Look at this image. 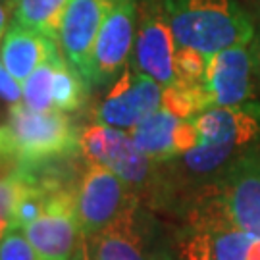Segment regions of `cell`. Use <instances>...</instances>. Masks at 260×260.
<instances>
[{
    "instance_id": "23",
    "label": "cell",
    "mask_w": 260,
    "mask_h": 260,
    "mask_svg": "<svg viewBox=\"0 0 260 260\" xmlns=\"http://www.w3.org/2000/svg\"><path fill=\"white\" fill-rule=\"evenodd\" d=\"M0 99H4L10 104L21 103V85L8 74L2 62H0Z\"/></svg>"
},
{
    "instance_id": "8",
    "label": "cell",
    "mask_w": 260,
    "mask_h": 260,
    "mask_svg": "<svg viewBox=\"0 0 260 260\" xmlns=\"http://www.w3.org/2000/svg\"><path fill=\"white\" fill-rule=\"evenodd\" d=\"M135 0H114L96 35L89 64V85L114 81L129 60L135 43Z\"/></svg>"
},
{
    "instance_id": "17",
    "label": "cell",
    "mask_w": 260,
    "mask_h": 260,
    "mask_svg": "<svg viewBox=\"0 0 260 260\" xmlns=\"http://www.w3.org/2000/svg\"><path fill=\"white\" fill-rule=\"evenodd\" d=\"M68 2L70 0H19L14 8V21L58 39Z\"/></svg>"
},
{
    "instance_id": "20",
    "label": "cell",
    "mask_w": 260,
    "mask_h": 260,
    "mask_svg": "<svg viewBox=\"0 0 260 260\" xmlns=\"http://www.w3.org/2000/svg\"><path fill=\"white\" fill-rule=\"evenodd\" d=\"M208 58L195 48L179 47L176 50V85L185 89H206Z\"/></svg>"
},
{
    "instance_id": "3",
    "label": "cell",
    "mask_w": 260,
    "mask_h": 260,
    "mask_svg": "<svg viewBox=\"0 0 260 260\" xmlns=\"http://www.w3.org/2000/svg\"><path fill=\"white\" fill-rule=\"evenodd\" d=\"M0 150L23 164L74 156L81 150V133L66 112H37L16 103L10 106L8 120L0 123Z\"/></svg>"
},
{
    "instance_id": "25",
    "label": "cell",
    "mask_w": 260,
    "mask_h": 260,
    "mask_svg": "<svg viewBox=\"0 0 260 260\" xmlns=\"http://www.w3.org/2000/svg\"><path fill=\"white\" fill-rule=\"evenodd\" d=\"M70 260H93L91 251H89V245H87V239H85V237L81 239L79 247H77V251H75V254Z\"/></svg>"
},
{
    "instance_id": "7",
    "label": "cell",
    "mask_w": 260,
    "mask_h": 260,
    "mask_svg": "<svg viewBox=\"0 0 260 260\" xmlns=\"http://www.w3.org/2000/svg\"><path fill=\"white\" fill-rule=\"evenodd\" d=\"M232 222L260 237V147L245 149L223 170L216 185Z\"/></svg>"
},
{
    "instance_id": "19",
    "label": "cell",
    "mask_w": 260,
    "mask_h": 260,
    "mask_svg": "<svg viewBox=\"0 0 260 260\" xmlns=\"http://www.w3.org/2000/svg\"><path fill=\"white\" fill-rule=\"evenodd\" d=\"M62 50L52 54L47 62L39 66L33 74L21 85V103L27 108L37 112L54 110L52 101V81H54V68L56 62L62 58Z\"/></svg>"
},
{
    "instance_id": "18",
    "label": "cell",
    "mask_w": 260,
    "mask_h": 260,
    "mask_svg": "<svg viewBox=\"0 0 260 260\" xmlns=\"http://www.w3.org/2000/svg\"><path fill=\"white\" fill-rule=\"evenodd\" d=\"M87 81L81 74L70 66L64 56L56 62L54 81H52V101L54 108L62 112H74L83 106L85 93H87Z\"/></svg>"
},
{
    "instance_id": "1",
    "label": "cell",
    "mask_w": 260,
    "mask_h": 260,
    "mask_svg": "<svg viewBox=\"0 0 260 260\" xmlns=\"http://www.w3.org/2000/svg\"><path fill=\"white\" fill-rule=\"evenodd\" d=\"M164 6L177 45L206 58L254 37L252 19L237 0H164Z\"/></svg>"
},
{
    "instance_id": "5",
    "label": "cell",
    "mask_w": 260,
    "mask_h": 260,
    "mask_svg": "<svg viewBox=\"0 0 260 260\" xmlns=\"http://www.w3.org/2000/svg\"><path fill=\"white\" fill-rule=\"evenodd\" d=\"M137 206L133 187L103 164L89 162L75 187V216L85 239L104 232Z\"/></svg>"
},
{
    "instance_id": "12",
    "label": "cell",
    "mask_w": 260,
    "mask_h": 260,
    "mask_svg": "<svg viewBox=\"0 0 260 260\" xmlns=\"http://www.w3.org/2000/svg\"><path fill=\"white\" fill-rule=\"evenodd\" d=\"M114 0H70L62 18L58 43L62 54L89 85V64L96 35Z\"/></svg>"
},
{
    "instance_id": "11",
    "label": "cell",
    "mask_w": 260,
    "mask_h": 260,
    "mask_svg": "<svg viewBox=\"0 0 260 260\" xmlns=\"http://www.w3.org/2000/svg\"><path fill=\"white\" fill-rule=\"evenodd\" d=\"M162 91L164 87L152 77L139 70H125L99 106L96 121L118 129H133L162 106Z\"/></svg>"
},
{
    "instance_id": "10",
    "label": "cell",
    "mask_w": 260,
    "mask_h": 260,
    "mask_svg": "<svg viewBox=\"0 0 260 260\" xmlns=\"http://www.w3.org/2000/svg\"><path fill=\"white\" fill-rule=\"evenodd\" d=\"M176 50L166 6L147 0L135 37V68L162 87H172L176 85Z\"/></svg>"
},
{
    "instance_id": "26",
    "label": "cell",
    "mask_w": 260,
    "mask_h": 260,
    "mask_svg": "<svg viewBox=\"0 0 260 260\" xmlns=\"http://www.w3.org/2000/svg\"><path fill=\"white\" fill-rule=\"evenodd\" d=\"M247 260H260V237H252L247 251Z\"/></svg>"
},
{
    "instance_id": "21",
    "label": "cell",
    "mask_w": 260,
    "mask_h": 260,
    "mask_svg": "<svg viewBox=\"0 0 260 260\" xmlns=\"http://www.w3.org/2000/svg\"><path fill=\"white\" fill-rule=\"evenodd\" d=\"M0 260H43L21 228H10L0 237Z\"/></svg>"
},
{
    "instance_id": "15",
    "label": "cell",
    "mask_w": 260,
    "mask_h": 260,
    "mask_svg": "<svg viewBox=\"0 0 260 260\" xmlns=\"http://www.w3.org/2000/svg\"><path fill=\"white\" fill-rule=\"evenodd\" d=\"M89 241L93 260H156L141 230L137 206Z\"/></svg>"
},
{
    "instance_id": "2",
    "label": "cell",
    "mask_w": 260,
    "mask_h": 260,
    "mask_svg": "<svg viewBox=\"0 0 260 260\" xmlns=\"http://www.w3.org/2000/svg\"><path fill=\"white\" fill-rule=\"evenodd\" d=\"M201 143L183 154V166L193 176H208L228 166L260 135V104L212 106L197 114Z\"/></svg>"
},
{
    "instance_id": "14",
    "label": "cell",
    "mask_w": 260,
    "mask_h": 260,
    "mask_svg": "<svg viewBox=\"0 0 260 260\" xmlns=\"http://www.w3.org/2000/svg\"><path fill=\"white\" fill-rule=\"evenodd\" d=\"M58 50H62L58 39L14 21L2 37L0 62L19 85H23L29 75Z\"/></svg>"
},
{
    "instance_id": "24",
    "label": "cell",
    "mask_w": 260,
    "mask_h": 260,
    "mask_svg": "<svg viewBox=\"0 0 260 260\" xmlns=\"http://www.w3.org/2000/svg\"><path fill=\"white\" fill-rule=\"evenodd\" d=\"M251 54H252V66H254V74L260 81V27L256 31V35L251 41Z\"/></svg>"
},
{
    "instance_id": "28",
    "label": "cell",
    "mask_w": 260,
    "mask_h": 260,
    "mask_svg": "<svg viewBox=\"0 0 260 260\" xmlns=\"http://www.w3.org/2000/svg\"><path fill=\"white\" fill-rule=\"evenodd\" d=\"M0 2H2V4H4V6H6L8 10H14L16 6H18L19 0H0Z\"/></svg>"
},
{
    "instance_id": "13",
    "label": "cell",
    "mask_w": 260,
    "mask_h": 260,
    "mask_svg": "<svg viewBox=\"0 0 260 260\" xmlns=\"http://www.w3.org/2000/svg\"><path fill=\"white\" fill-rule=\"evenodd\" d=\"M254 72L249 45L223 48L208 58L206 93L210 106L245 104L252 94L251 75Z\"/></svg>"
},
{
    "instance_id": "4",
    "label": "cell",
    "mask_w": 260,
    "mask_h": 260,
    "mask_svg": "<svg viewBox=\"0 0 260 260\" xmlns=\"http://www.w3.org/2000/svg\"><path fill=\"white\" fill-rule=\"evenodd\" d=\"M252 237L232 222L214 189L189 212L177 241L179 260H247Z\"/></svg>"
},
{
    "instance_id": "16",
    "label": "cell",
    "mask_w": 260,
    "mask_h": 260,
    "mask_svg": "<svg viewBox=\"0 0 260 260\" xmlns=\"http://www.w3.org/2000/svg\"><path fill=\"white\" fill-rule=\"evenodd\" d=\"M179 123L181 118L160 106L156 112H152L129 129V135L137 149L152 162H168L177 156L176 135Z\"/></svg>"
},
{
    "instance_id": "27",
    "label": "cell",
    "mask_w": 260,
    "mask_h": 260,
    "mask_svg": "<svg viewBox=\"0 0 260 260\" xmlns=\"http://www.w3.org/2000/svg\"><path fill=\"white\" fill-rule=\"evenodd\" d=\"M8 31V8L0 2V39Z\"/></svg>"
},
{
    "instance_id": "9",
    "label": "cell",
    "mask_w": 260,
    "mask_h": 260,
    "mask_svg": "<svg viewBox=\"0 0 260 260\" xmlns=\"http://www.w3.org/2000/svg\"><path fill=\"white\" fill-rule=\"evenodd\" d=\"M75 187L56 191L45 212L23 228L43 260H70L83 239L75 216Z\"/></svg>"
},
{
    "instance_id": "22",
    "label": "cell",
    "mask_w": 260,
    "mask_h": 260,
    "mask_svg": "<svg viewBox=\"0 0 260 260\" xmlns=\"http://www.w3.org/2000/svg\"><path fill=\"white\" fill-rule=\"evenodd\" d=\"M21 191V174L0 179V237L12 228V216Z\"/></svg>"
},
{
    "instance_id": "6",
    "label": "cell",
    "mask_w": 260,
    "mask_h": 260,
    "mask_svg": "<svg viewBox=\"0 0 260 260\" xmlns=\"http://www.w3.org/2000/svg\"><path fill=\"white\" fill-rule=\"evenodd\" d=\"M81 152L89 162L103 164L118 174L133 189L152 185V160L137 149L129 131L96 121L81 133Z\"/></svg>"
}]
</instances>
